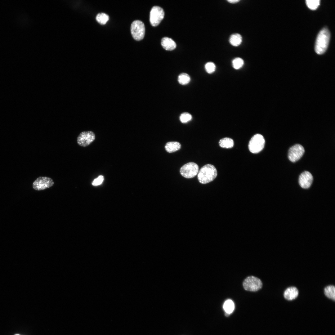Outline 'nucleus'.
Here are the masks:
<instances>
[{
	"instance_id": "obj_13",
	"label": "nucleus",
	"mask_w": 335,
	"mask_h": 335,
	"mask_svg": "<svg viewBox=\"0 0 335 335\" xmlns=\"http://www.w3.org/2000/svg\"><path fill=\"white\" fill-rule=\"evenodd\" d=\"M161 44L164 48L167 50H172L175 49L176 44L172 38L164 37L161 40Z\"/></svg>"
},
{
	"instance_id": "obj_4",
	"label": "nucleus",
	"mask_w": 335,
	"mask_h": 335,
	"mask_svg": "<svg viewBox=\"0 0 335 335\" xmlns=\"http://www.w3.org/2000/svg\"><path fill=\"white\" fill-rule=\"evenodd\" d=\"M131 31L133 38L137 41L142 40L145 36V28L144 23L140 20H135L131 24Z\"/></svg>"
},
{
	"instance_id": "obj_19",
	"label": "nucleus",
	"mask_w": 335,
	"mask_h": 335,
	"mask_svg": "<svg viewBox=\"0 0 335 335\" xmlns=\"http://www.w3.org/2000/svg\"><path fill=\"white\" fill-rule=\"evenodd\" d=\"M178 81L181 85H186L188 84L190 80V77L186 73H182L178 76Z\"/></svg>"
},
{
	"instance_id": "obj_18",
	"label": "nucleus",
	"mask_w": 335,
	"mask_h": 335,
	"mask_svg": "<svg viewBox=\"0 0 335 335\" xmlns=\"http://www.w3.org/2000/svg\"><path fill=\"white\" fill-rule=\"evenodd\" d=\"M223 308L226 312L230 314L234 309V302L230 299L226 300L224 303Z\"/></svg>"
},
{
	"instance_id": "obj_11",
	"label": "nucleus",
	"mask_w": 335,
	"mask_h": 335,
	"mask_svg": "<svg viewBox=\"0 0 335 335\" xmlns=\"http://www.w3.org/2000/svg\"><path fill=\"white\" fill-rule=\"evenodd\" d=\"M313 181V177L310 172L305 171L302 173L299 178V183L301 187L307 189L311 186Z\"/></svg>"
},
{
	"instance_id": "obj_28",
	"label": "nucleus",
	"mask_w": 335,
	"mask_h": 335,
	"mask_svg": "<svg viewBox=\"0 0 335 335\" xmlns=\"http://www.w3.org/2000/svg\"><path fill=\"white\" fill-rule=\"evenodd\" d=\"M15 335H19V334H15Z\"/></svg>"
},
{
	"instance_id": "obj_3",
	"label": "nucleus",
	"mask_w": 335,
	"mask_h": 335,
	"mask_svg": "<svg viewBox=\"0 0 335 335\" xmlns=\"http://www.w3.org/2000/svg\"><path fill=\"white\" fill-rule=\"evenodd\" d=\"M265 143L264 138L261 135L259 134H255L249 141V150L252 153H259L264 148Z\"/></svg>"
},
{
	"instance_id": "obj_22",
	"label": "nucleus",
	"mask_w": 335,
	"mask_h": 335,
	"mask_svg": "<svg viewBox=\"0 0 335 335\" xmlns=\"http://www.w3.org/2000/svg\"><path fill=\"white\" fill-rule=\"evenodd\" d=\"M320 1L319 0H306V4L310 9L314 10L316 9L319 5Z\"/></svg>"
},
{
	"instance_id": "obj_27",
	"label": "nucleus",
	"mask_w": 335,
	"mask_h": 335,
	"mask_svg": "<svg viewBox=\"0 0 335 335\" xmlns=\"http://www.w3.org/2000/svg\"><path fill=\"white\" fill-rule=\"evenodd\" d=\"M230 314L229 313L226 312L225 313V315L226 317H228V316H229Z\"/></svg>"
},
{
	"instance_id": "obj_10",
	"label": "nucleus",
	"mask_w": 335,
	"mask_h": 335,
	"mask_svg": "<svg viewBox=\"0 0 335 335\" xmlns=\"http://www.w3.org/2000/svg\"><path fill=\"white\" fill-rule=\"evenodd\" d=\"M305 152L304 147L299 144H296L290 148L288 152L289 159L295 162L300 159Z\"/></svg>"
},
{
	"instance_id": "obj_21",
	"label": "nucleus",
	"mask_w": 335,
	"mask_h": 335,
	"mask_svg": "<svg viewBox=\"0 0 335 335\" xmlns=\"http://www.w3.org/2000/svg\"><path fill=\"white\" fill-rule=\"evenodd\" d=\"M244 64V61L240 57H237L233 60L232 61V65L233 67L235 69H238L241 68Z\"/></svg>"
},
{
	"instance_id": "obj_7",
	"label": "nucleus",
	"mask_w": 335,
	"mask_h": 335,
	"mask_svg": "<svg viewBox=\"0 0 335 335\" xmlns=\"http://www.w3.org/2000/svg\"><path fill=\"white\" fill-rule=\"evenodd\" d=\"M164 16L163 9L158 6H154L150 12V21L153 26L158 25L163 19Z\"/></svg>"
},
{
	"instance_id": "obj_20",
	"label": "nucleus",
	"mask_w": 335,
	"mask_h": 335,
	"mask_svg": "<svg viewBox=\"0 0 335 335\" xmlns=\"http://www.w3.org/2000/svg\"><path fill=\"white\" fill-rule=\"evenodd\" d=\"M109 16L104 13H98L96 17L97 21L101 25H105L109 20Z\"/></svg>"
},
{
	"instance_id": "obj_24",
	"label": "nucleus",
	"mask_w": 335,
	"mask_h": 335,
	"mask_svg": "<svg viewBox=\"0 0 335 335\" xmlns=\"http://www.w3.org/2000/svg\"><path fill=\"white\" fill-rule=\"evenodd\" d=\"M205 68L208 73L212 74L215 71L216 66L213 62H210L206 63L205 65Z\"/></svg>"
},
{
	"instance_id": "obj_14",
	"label": "nucleus",
	"mask_w": 335,
	"mask_h": 335,
	"mask_svg": "<svg viewBox=\"0 0 335 335\" xmlns=\"http://www.w3.org/2000/svg\"><path fill=\"white\" fill-rule=\"evenodd\" d=\"M181 147L180 143L177 141H171L167 142L165 145V148L168 152L173 153L179 150Z\"/></svg>"
},
{
	"instance_id": "obj_6",
	"label": "nucleus",
	"mask_w": 335,
	"mask_h": 335,
	"mask_svg": "<svg viewBox=\"0 0 335 335\" xmlns=\"http://www.w3.org/2000/svg\"><path fill=\"white\" fill-rule=\"evenodd\" d=\"M199 166L196 163L190 162L183 165L180 169L181 174L186 178H192L195 176L199 172Z\"/></svg>"
},
{
	"instance_id": "obj_1",
	"label": "nucleus",
	"mask_w": 335,
	"mask_h": 335,
	"mask_svg": "<svg viewBox=\"0 0 335 335\" xmlns=\"http://www.w3.org/2000/svg\"><path fill=\"white\" fill-rule=\"evenodd\" d=\"M330 38V33L327 28H324L319 31L317 37L315 45V51L317 54L321 55L326 51Z\"/></svg>"
},
{
	"instance_id": "obj_16",
	"label": "nucleus",
	"mask_w": 335,
	"mask_h": 335,
	"mask_svg": "<svg viewBox=\"0 0 335 335\" xmlns=\"http://www.w3.org/2000/svg\"><path fill=\"white\" fill-rule=\"evenodd\" d=\"M220 146L223 148H231L234 145V142L231 138L225 137L221 139L219 142Z\"/></svg>"
},
{
	"instance_id": "obj_5",
	"label": "nucleus",
	"mask_w": 335,
	"mask_h": 335,
	"mask_svg": "<svg viewBox=\"0 0 335 335\" xmlns=\"http://www.w3.org/2000/svg\"><path fill=\"white\" fill-rule=\"evenodd\" d=\"M262 286L261 280L253 276L248 277L243 282V286L244 289L251 292L257 291L261 288Z\"/></svg>"
},
{
	"instance_id": "obj_2",
	"label": "nucleus",
	"mask_w": 335,
	"mask_h": 335,
	"mask_svg": "<svg viewBox=\"0 0 335 335\" xmlns=\"http://www.w3.org/2000/svg\"><path fill=\"white\" fill-rule=\"evenodd\" d=\"M217 171L212 165L207 164L203 166L198 173V179L202 184L208 183L213 181L217 177Z\"/></svg>"
},
{
	"instance_id": "obj_17",
	"label": "nucleus",
	"mask_w": 335,
	"mask_h": 335,
	"mask_svg": "<svg viewBox=\"0 0 335 335\" xmlns=\"http://www.w3.org/2000/svg\"><path fill=\"white\" fill-rule=\"evenodd\" d=\"M324 293L328 298L334 301L335 300V287L333 285L327 286L324 288Z\"/></svg>"
},
{
	"instance_id": "obj_26",
	"label": "nucleus",
	"mask_w": 335,
	"mask_h": 335,
	"mask_svg": "<svg viewBox=\"0 0 335 335\" xmlns=\"http://www.w3.org/2000/svg\"><path fill=\"white\" fill-rule=\"evenodd\" d=\"M239 0H228L227 1L231 3H235L239 2Z\"/></svg>"
},
{
	"instance_id": "obj_15",
	"label": "nucleus",
	"mask_w": 335,
	"mask_h": 335,
	"mask_svg": "<svg viewBox=\"0 0 335 335\" xmlns=\"http://www.w3.org/2000/svg\"><path fill=\"white\" fill-rule=\"evenodd\" d=\"M242 38L241 35L238 33L231 34L229 39L230 43L234 47L239 46L242 43Z\"/></svg>"
},
{
	"instance_id": "obj_23",
	"label": "nucleus",
	"mask_w": 335,
	"mask_h": 335,
	"mask_svg": "<svg viewBox=\"0 0 335 335\" xmlns=\"http://www.w3.org/2000/svg\"><path fill=\"white\" fill-rule=\"evenodd\" d=\"M192 118L191 115L188 112H184L180 115L179 119L181 123H186L190 121Z\"/></svg>"
},
{
	"instance_id": "obj_12",
	"label": "nucleus",
	"mask_w": 335,
	"mask_h": 335,
	"mask_svg": "<svg viewBox=\"0 0 335 335\" xmlns=\"http://www.w3.org/2000/svg\"><path fill=\"white\" fill-rule=\"evenodd\" d=\"M298 290L296 287H291L285 290L284 292V296L288 300H292L298 296Z\"/></svg>"
},
{
	"instance_id": "obj_25",
	"label": "nucleus",
	"mask_w": 335,
	"mask_h": 335,
	"mask_svg": "<svg viewBox=\"0 0 335 335\" xmlns=\"http://www.w3.org/2000/svg\"><path fill=\"white\" fill-rule=\"evenodd\" d=\"M104 180V176L102 175H100L93 181L92 184L94 186L98 185L102 183Z\"/></svg>"
},
{
	"instance_id": "obj_8",
	"label": "nucleus",
	"mask_w": 335,
	"mask_h": 335,
	"mask_svg": "<svg viewBox=\"0 0 335 335\" xmlns=\"http://www.w3.org/2000/svg\"><path fill=\"white\" fill-rule=\"evenodd\" d=\"M54 184V182L51 178L47 176H39L33 182V188L37 190H41L49 188Z\"/></svg>"
},
{
	"instance_id": "obj_9",
	"label": "nucleus",
	"mask_w": 335,
	"mask_h": 335,
	"mask_svg": "<svg viewBox=\"0 0 335 335\" xmlns=\"http://www.w3.org/2000/svg\"><path fill=\"white\" fill-rule=\"evenodd\" d=\"M95 138L94 133L92 131L81 132L77 138V143L80 146L86 147L90 145Z\"/></svg>"
}]
</instances>
